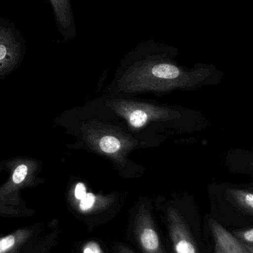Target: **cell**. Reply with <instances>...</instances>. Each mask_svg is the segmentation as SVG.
I'll return each mask as SVG.
<instances>
[{
  "mask_svg": "<svg viewBox=\"0 0 253 253\" xmlns=\"http://www.w3.org/2000/svg\"><path fill=\"white\" fill-rule=\"evenodd\" d=\"M9 178L0 186V217L28 218L35 214L21 198V191L35 184L36 164L29 158H16L7 162Z\"/></svg>",
  "mask_w": 253,
  "mask_h": 253,
  "instance_id": "1",
  "label": "cell"
},
{
  "mask_svg": "<svg viewBox=\"0 0 253 253\" xmlns=\"http://www.w3.org/2000/svg\"><path fill=\"white\" fill-rule=\"evenodd\" d=\"M25 53V41L12 22L0 16V78L14 71Z\"/></svg>",
  "mask_w": 253,
  "mask_h": 253,
  "instance_id": "2",
  "label": "cell"
},
{
  "mask_svg": "<svg viewBox=\"0 0 253 253\" xmlns=\"http://www.w3.org/2000/svg\"><path fill=\"white\" fill-rule=\"evenodd\" d=\"M42 224H31L0 237V253H33L38 246Z\"/></svg>",
  "mask_w": 253,
  "mask_h": 253,
  "instance_id": "3",
  "label": "cell"
},
{
  "mask_svg": "<svg viewBox=\"0 0 253 253\" xmlns=\"http://www.w3.org/2000/svg\"><path fill=\"white\" fill-rule=\"evenodd\" d=\"M169 236L175 253H199L185 221L177 212L168 214Z\"/></svg>",
  "mask_w": 253,
  "mask_h": 253,
  "instance_id": "4",
  "label": "cell"
},
{
  "mask_svg": "<svg viewBox=\"0 0 253 253\" xmlns=\"http://www.w3.org/2000/svg\"><path fill=\"white\" fill-rule=\"evenodd\" d=\"M135 235L144 253H165L151 218L146 213L138 215L135 221Z\"/></svg>",
  "mask_w": 253,
  "mask_h": 253,
  "instance_id": "5",
  "label": "cell"
},
{
  "mask_svg": "<svg viewBox=\"0 0 253 253\" xmlns=\"http://www.w3.org/2000/svg\"><path fill=\"white\" fill-rule=\"evenodd\" d=\"M215 247L224 253H250L245 244L226 230L217 221H209Z\"/></svg>",
  "mask_w": 253,
  "mask_h": 253,
  "instance_id": "6",
  "label": "cell"
},
{
  "mask_svg": "<svg viewBox=\"0 0 253 253\" xmlns=\"http://www.w3.org/2000/svg\"><path fill=\"white\" fill-rule=\"evenodd\" d=\"M53 8L58 28L62 34L74 32V16L70 0H49Z\"/></svg>",
  "mask_w": 253,
  "mask_h": 253,
  "instance_id": "7",
  "label": "cell"
},
{
  "mask_svg": "<svg viewBox=\"0 0 253 253\" xmlns=\"http://www.w3.org/2000/svg\"><path fill=\"white\" fill-rule=\"evenodd\" d=\"M152 74L155 77L165 80H172L179 76L180 71L177 67L169 64H159L153 67Z\"/></svg>",
  "mask_w": 253,
  "mask_h": 253,
  "instance_id": "8",
  "label": "cell"
},
{
  "mask_svg": "<svg viewBox=\"0 0 253 253\" xmlns=\"http://www.w3.org/2000/svg\"><path fill=\"white\" fill-rule=\"evenodd\" d=\"M99 145L105 153H113L120 150L121 143L115 137L105 136L101 139Z\"/></svg>",
  "mask_w": 253,
  "mask_h": 253,
  "instance_id": "9",
  "label": "cell"
},
{
  "mask_svg": "<svg viewBox=\"0 0 253 253\" xmlns=\"http://www.w3.org/2000/svg\"><path fill=\"white\" fill-rule=\"evenodd\" d=\"M147 120V114L144 111H140V110L134 111L129 117V122H130L131 125L135 127L142 126L145 124Z\"/></svg>",
  "mask_w": 253,
  "mask_h": 253,
  "instance_id": "10",
  "label": "cell"
},
{
  "mask_svg": "<svg viewBox=\"0 0 253 253\" xmlns=\"http://www.w3.org/2000/svg\"><path fill=\"white\" fill-rule=\"evenodd\" d=\"M236 238L245 245H252L253 246V229H248L242 231L234 232Z\"/></svg>",
  "mask_w": 253,
  "mask_h": 253,
  "instance_id": "11",
  "label": "cell"
},
{
  "mask_svg": "<svg viewBox=\"0 0 253 253\" xmlns=\"http://www.w3.org/2000/svg\"><path fill=\"white\" fill-rule=\"evenodd\" d=\"M96 202V197L93 193H87L83 199L80 200V208L82 211H88L91 209Z\"/></svg>",
  "mask_w": 253,
  "mask_h": 253,
  "instance_id": "12",
  "label": "cell"
},
{
  "mask_svg": "<svg viewBox=\"0 0 253 253\" xmlns=\"http://www.w3.org/2000/svg\"><path fill=\"white\" fill-rule=\"evenodd\" d=\"M52 236L46 238L44 240L40 242L38 246L36 248L33 253H49L50 248H51Z\"/></svg>",
  "mask_w": 253,
  "mask_h": 253,
  "instance_id": "13",
  "label": "cell"
},
{
  "mask_svg": "<svg viewBox=\"0 0 253 253\" xmlns=\"http://www.w3.org/2000/svg\"><path fill=\"white\" fill-rule=\"evenodd\" d=\"M74 194H75L76 199H78V200H81L87 194L85 186L83 183H79L77 187H76Z\"/></svg>",
  "mask_w": 253,
  "mask_h": 253,
  "instance_id": "14",
  "label": "cell"
},
{
  "mask_svg": "<svg viewBox=\"0 0 253 253\" xmlns=\"http://www.w3.org/2000/svg\"><path fill=\"white\" fill-rule=\"evenodd\" d=\"M83 253H102L101 251L100 247L99 246L98 244L95 242H90L87 244L84 248Z\"/></svg>",
  "mask_w": 253,
  "mask_h": 253,
  "instance_id": "15",
  "label": "cell"
},
{
  "mask_svg": "<svg viewBox=\"0 0 253 253\" xmlns=\"http://www.w3.org/2000/svg\"><path fill=\"white\" fill-rule=\"evenodd\" d=\"M244 202L245 205L250 209L253 211V194L252 193H248L244 197Z\"/></svg>",
  "mask_w": 253,
  "mask_h": 253,
  "instance_id": "16",
  "label": "cell"
},
{
  "mask_svg": "<svg viewBox=\"0 0 253 253\" xmlns=\"http://www.w3.org/2000/svg\"><path fill=\"white\" fill-rule=\"evenodd\" d=\"M119 251H120V253H133L132 251H129L127 248H126V247L121 246L119 248Z\"/></svg>",
  "mask_w": 253,
  "mask_h": 253,
  "instance_id": "17",
  "label": "cell"
},
{
  "mask_svg": "<svg viewBox=\"0 0 253 253\" xmlns=\"http://www.w3.org/2000/svg\"><path fill=\"white\" fill-rule=\"evenodd\" d=\"M245 247H246L247 249H248V252L250 253H253V246L252 245H245Z\"/></svg>",
  "mask_w": 253,
  "mask_h": 253,
  "instance_id": "18",
  "label": "cell"
},
{
  "mask_svg": "<svg viewBox=\"0 0 253 253\" xmlns=\"http://www.w3.org/2000/svg\"><path fill=\"white\" fill-rule=\"evenodd\" d=\"M215 253H223L222 251H221V250L218 249V248H216V247H215Z\"/></svg>",
  "mask_w": 253,
  "mask_h": 253,
  "instance_id": "19",
  "label": "cell"
}]
</instances>
